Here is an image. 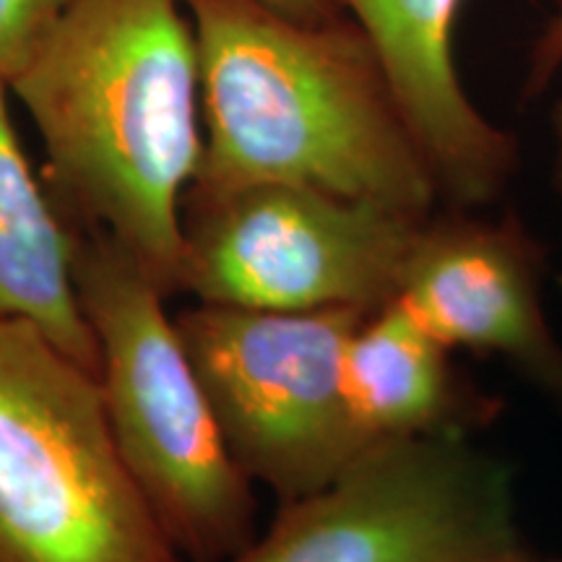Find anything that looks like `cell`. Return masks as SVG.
<instances>
[{
	"label": "cell",
	"instance_id": "obj_1",
	"mask_svg": "<svg viewBox=\"0 0 562 562\" xmlns=\"http://www.w3.org/2000/svg\"><path fill=\"white\" fill-rule=\"evenodd\" d=\"M182 0H76L9 87L50 157L68 222L180 294L182 201L199 172V45Z\"/></svg>",
	"mask_w": 562,
	"mask_h": 562
},
{
	"label": "cell",
	"instance_id": "obj_2",
	"mask_svg": "<svg viewBox=\"0 0 562 562\" xmlns=\"http://www.w3.org/2000/svg\"><path fill=\"white\" fill-rule=\"evenodd\" d=\"M206 140L193 191L297 182L412 216L440 193L355 19L297 21L261 0H182Z\"/></svg>",
	"mask_w": 562,
	"mask_h": 562
},
{
	"label": "cell",
	"instance_id": "obj_3",
	"mask_svg": "<svg viewBox=\"0 0 562 562\" xmlns=\"http://www.w3.org/2000/svg\"><path fill=\"white\" fill-rule=\"evenodd\" d=\"M74 284L112 438L161 533L186 562L235 558L256 539L252 482L222 438L167 294L108 232L81 224Z\"/></svg>",
	"mask_w": 562,
	"mask_h": 562
},
{
	"label": "cell",
	"instance_id": "obj_4",
	"mask_svg": "<svg viewBox=\"0 0 562 562\" xmlns=\"http://www.w3.org/2000/svg\"><path fill=\"white\" fill-rule=\"evenodd\" d=\"M0 562H182L112 438L100 381L0 318Z\"/></svg>",
	"mask_w": 562,
	"mask_h": 562
},
{
	"label": "cell",
	"instance_id": "obj_5",
	"mask_svg": "<svg viewBox=\"0 0 562 562\" xmlns=\"http://www.w3.org/2000/svg\"><path fill=\"white\" fill-rule=\"evenodd\" d=\"M526 558L510 463L472 432H425L370 442L326 487L281 503L269 531L224 562Z\"/></svg>",
	"mask_w": 562,
	"mask_h": 562
},
{
	"label": "cell",
	"instance_id": "obj_6",
	"mask_svg": "<svg viewBox=\"0 0 562 562\" xmlns=\"http://www.w3.org/2000/svg\"><path fill=\"white\" fill-rule=\"evenodd\" d=\"M425 220L297 182L188 188L180 292L245 311L370 313L396 300Z\"/></svg>",
	"mask_w": 562,
	"mask_h": 562
},
{
	"label": "cell",
	"instance_id": "obj_7",
	"mask_svg": "<svg viewBox=\"0 0 562 562\" xmlns=\"http://www.w3.org/2000/svg\"><path fill=\"white\" fill-rule=\"evenodd\" d=\"M364 315L201 302L175 318L232 459L281 503L326 487L370 446L344 378L349 336Z\"/></svg>",
	"mask_w": 562,
	"mask_h": 562
},
{
	"label": "cell",
	"instance_id": "obj_8",
	"mask_svg": "<svg viewBox=\"0 0 562 562\" xmlns=\"http://www.w3.org/2000/svg\"><path fill=\"white\" fill-rule=\"evenodd\" d=\"M544 252L516 216L432 211L404 261L396 300L448 349L495 355L547 393L562 344L544 313Z\"/></svg>",
	"mask_w": 562,
	"mask_h": 562
},
{
	"label": "cell",
	"instance_id": "obj_9",
	"mask_svg": "<svg viewBox=\"0 0 562 562\" xmlns=\"http://www.w3.org/2000/svg\"><path fill=\"white\" fill-rule=\"evenodd\" d=\"M463 0H339L368 34L440 201L487 206L518 167V140L463 91L453 42Z\"/></svg>",
	"mask_w": 562,
	"mask_h": 562
},
{
	"label": "cell",
	"instance_id": "obj_10",
	"mask_svg": "<svg viewBox=\"0 0 562 562\" xmlns=\"http://www.w3.org/2000/svg\"><path fill=\"white\" fill-rule=\"evenodd\" d=\"M344 378L357 425L370 442L425 432H472L495 417L451 362V349L398 300L364 315L349 336Z\"/></svg>",
	"mask_w": 562,
	"mask_h": 562
},
{
	"label": "cell",
	"instance_id": "obj_11",
	"mask_svg": "<svg viewBox=\"0 0 562 562\" xmlns=\"http://www.w3.org/2000/svg\"><path fill=\"white\" fill-rule=\"evenodd\" d=\"M0 81V318L30 321L97 375V341L74 284V224L42 191Z\"/></svg>",
	"mask_w": 562,
	"mask_h": 562
},
{
	"label": "cell",
	"instance_id": "obj_12",
	"mask_svg": "<svg viewBox=\"0 0 562 562\" xmlns=\"http://www.w3.org/2000/svg\"><path fill=\"white\" fill-rule=\"evenodd\" d=\"M74 3L76 0H0V81L11 83Z\"/></svg>",
	"mask_w": 562,
	"mask_h": 562
},
{
	"label": "cell",
	"instance_id": "obj_13",
	"mask_svg": "<svg viewBox=\"0 0 562 562\" xmlns=\"http://www.w3.org/2000/svg\"><path fill=\"white\" fill-rule=\"evenodd\" d=\"M562 70V0H550L544 26L539 30L529 53L524 79V97H539L550 89Z\"/></svg>",
	"mask_w": 562,
	"mask_h": 562
},
{
	"label": "cell",
	"instance_id": "obj_14",
	"mask_svg": "<svg viewBox=\"0 0 562 562\" xmlns=\"http://www.w3.org/2000/svg\"><path fill=\"white\" fill-rule=\"evenodd\" d=\"M261 3L297 21H326L341 9L339 0H261Z\"/></svg>",
	"mask_w": 562,
	"mask_h": 562
},
{
	"label": "cell",
	"instance_id": "obj_15",
	"mask_svg": "<svg viewBox=\"0 0 562 562\" xmlns=\"http://www.w3.org/2000/svg\"><path fill=\"white\" fill-rule=\"evenodd\" d=\"M550 123H552V146H554V151H552V180H554V191H558L560 199H562V100L554 102Z\"/></svg>",
	"mask_w": 562,
	"mask_h": 562
},
{
	"label": "cell",
	"instance_id": "obj_16",
	"mask_svg": "<svg viewBox=\"0 0 562 562\" xmlns=\"http://www.w3.org/2000/svg\"><path fill=\"white\" fill-rule=\"evenodd\" d=\"M547 396V402H550L554 409H558L560 414H562V370H560V375H558V381H554V385L550 391L544 393Z\"/></svg>",
	"mask_w": 562,
	"mask_h": 562
},
{
	"label": "cell",
	"instance_id": "obj_17",
	"mask_svg": "<svg viewBox=\"0 0 562 562\" xmlns=\"http://www.w3.org/2000/svg\"><path fill=\"white\" fill-rule=\"evenodd\" d=\"M516 562H562V560H537V558H526V560H516Z\"/></svg>",
	"mask_w": 562,
	"mask_h": 562
}]
</instances>
